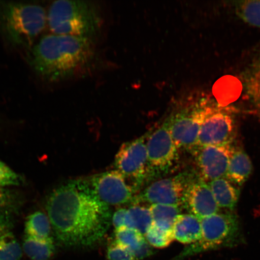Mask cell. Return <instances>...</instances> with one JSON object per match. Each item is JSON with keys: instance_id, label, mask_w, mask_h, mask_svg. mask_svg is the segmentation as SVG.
Listing matches in <instances>:
<instances>
[{"instance_id": "cell-12", "label": "cell", "mask_w": 260, "mask_h": 260, "mask_svg": "<svg viewBox=\"0 0 260 260\" xmlns=\"http://www.w3.org/2000/svg\"><path fill=\"white\" fill-rule=\"evenodd\" d=\"M236 147L233 145L205 146L193 152L201 179L211 181L225 177L231 157Z\"/></svg>"}, {"instance_id": "cell-19", "label": "cell", "mask_w": 260, "mask_h": 260, "mask_svg": "<svg viewBox=\"0 0 260 260\" xmlns=\"http://www.w3.org/2000/svg\"><path fill=\"white\" fill-rule=\"evenodd\" d=\"M149 210L152 222L167 230H173L175 221L181 212L180 207L168 204H152Z\"/></svg>"}, {"instance_id": "cell-2", "label": "cell", "mask_w": 260, "mask_h": 260, "mask_svg": "<svg viewBox=\"0 0 260 260\" xmlns=\"http://www.w3.org/2000/svg\"><path fill=\"white\" fill-rule=\"evenodd\" d=\"M93 54L90 39L48 35L32 47L30 64L39 76L55 82L80 72L90 62Z\"/></svg>"}, {"instance_id": "cell-3", "label": "cell", "mask_w": 260, "mask_h": 260, "mask_svg": "<svg viewBox=\"0 0 260 260\" xmlns=\"http://www.w3.org/2000/svg\"><path fill=\"white\" fill-rule=\"evenodd\" d=\"M45 9L34 3L0 1V34L15 48H30L45 27Z\"/></svg>"}, {"instance_id": "cell-8", "label": "cell", "mask_w": 260, "mask_h": 260, "mask_svg": "<svg viewBox=\"0 0 260 260\" xmlns=\"http://www.w3.org/2000/svg\"><path fill=\"white\" fill-rule=\"evenodd\" d=\"M86 181L96 197L108 206L125 204L135 198L134 189L118 170L96 174Z\"/></svg>"}, {"instance_id": "cell-11", "label": "cell", "mask_w": 260, "mask_h": 260, "mask_svg": "<svg viewBox=\"0 0 260 260\" xmlns=\"http://www.w3.org/2000/svg\"><path fill=\"white\" fill-rule=\"evenodd\" d=\"M184 175L161 179L149 185L136 198L137 202L168 204L180 207L190 180Z\"/></svg>"}, {"instance_id": "cell-16", "label": "cell", "mask_w": 260, "mask_h": 260, "mask_svg": "<svg viewBox=\"0 0 260 260\" xmlns=\"http://www.w3.org/2000/svg\"><path fill=\"white\" fill-rule=\"evenodd\" d=\"M209 186L219 208L233 211L239 200V188L225 177L215 179L209 182Z\"/></svg>"}, {"instance_id": "cell-17", "label": "cell", "mask_w": 260, "mask_h": 260, "mask_svg": "<svg viewBox=\"0 0 260 260\" xmlns=\"http://www.w3.org/2000/svg\"><path fill=\"white\" fill-rule=\"evenodd\" d=\"M253 170L248 154L241 148H235L231 157L225 177L235 185L242 186L248 180Z\"/></svg>"}, {"instance_id": "cell-18", "label": "cell", "mask_w": 260, "mask_h": 260, "mask_svg": "<svg viewBox=\"0 0 260 260\" xmlns=\"http://www.w3.org/2000/svg\"><path fill=\"white\" fill-rule=\"evenodd\" d=\"M22 246L25 254L32 260H48L56 251L52 237L37 239L25 235Z\"/></svg>"}, {"instance_id": "cell-10", "label": "cell", "mask_w": 260, "mask_h": 260, "mask_svg": "<svg viewBox=\"0 0 260 260\" xmlns=\"http://www.w3.org/2000/svg\"><path fill=\"white\" fill-rule=\"evenodd\" d=\"M148 170L167 171L177 160L178 149L175 145L168 118L162 124L149 135L146 142Z\"/></svg>"}, {"instance_id": "cell-25", "label": "cell", "mask_w": 260, "mask_h": 260, "mask_svg": "<svg viewBox=\"0 0 260 260\" xmlns=\"http://www.w3.org/2000/svg\"><path fill=\"white\" fill-rule=\"evenodd\" d=\"M22 203L18 193L7 187H0V215L18 212Z\"/></svg>"}, {"instance_id": "cell-13", "label": "cell", "mask_w": 260, "mask_h": 260, "mask_svg": "<svg viewBox=\"0 0 260 260\" xmlns=\"http://www.w3.org/2000/svg\"><path fill=\"white\" fill-rule=\"evenodd\" d=\"M183 206L200 219L219 213V207L206 181H191L184 195Z\"/></svg>"}, {"instance_id": "cell-4", "label": "cell", "mask_w": 260, "mask_h": 260, "mask_svg": "<svg viewBox=\"0 0 260 260\" xmlns=\"http://www.w3.org/2000/svg\"><path fill=\"white\" fill-rule=\"evenodd\" d=\"M47 22L53 34L91 40L100 30L102 18L91 2L58 0L49 8Z\"/></svg>"}, {"instance_id": "cell-6", "label": "cell", "mask_w": 260, "mask_h": 260, "mask_svg": "<svg viewBox=\"0 0 260 260\" xmlns=\"http://www.w3.org/2000/svg\"><path fill=\"white\" fill-rule=\"evenodd\" d=\"M212 101L201 99L186 104L168 117L172 137L178 149L193 152L201 125Z\"/></svg>"}, {"instance_id": "cell-28", "label": "cell", "mask_w": 260, "mask_h": 260, "mask_svg": "<svg viewBox=\"0 0 260 260\" xmlns=\"http://www.w3.org/2000/svg\"><path fill=\"white\" fill-rule=\"evenodd\" d=\"M107 257L109 260H134L130 250L121 243L114 240L107 248Z\"/></svg>"}, {"instance_id": "cell-23", "label": "cell", "mask_w": 260, "mask_h": 260, "mask_svg": "<svg viewBox=\"0 0 260 260\" xmlns=\"http://www.w3.org/2000/svg\"><path fill=\"white\" fill-rule=\"evenodd\" d=\"M22 248L14 234L8 232L0 236V260H20Z\"/></svg>"}, {"instance_id": "cell-5", "label": "cell", "mask_w": 260, "mask_h": 260, "mask_svg": "<svg viewBox=\"0 0 260 260\" xmlns=\"http://www.w3.org/2000/svg\"><path fill=\"white\" fill-rule=\"evenodd\" d=\"M201 220V239L186 247L173 260H182L213 250L232 248L244 241L241 226L235 213H217Z\"/></svg>"}, {"instance_id": "cell-27", "label": "cell", "mask_w": 260, "mask_h": 260, "mask_svg": "<svg viewBox=\"0 0 260 260\" xmlns=\"http://www.w3.org/2000/svg\"><path fill=\"white\" fill-rule=\"evenodd\" d=\"M21 183L22 178L20 175L0 160V187L17 186Z\"/></svg>"}, {"instance_id": "cell-21", "label": "cell", "mask_w": 260, "mask_h": 260, "mask_svg": "<svg viewBox=\"0 0 260 260\" xmlns=\"http://www.w3.org/2000/svg\"><path fill=\"white\" fill-rule=\"evenodd\" d=\"M236 14L245 23L260 28V1L231 2Z\"/></svg>"}, {"instance_id": "cell-31", "label": "cell", "mask_w": 260, "mask_h": 260, "mask_svg": "<svg viewBox=\"0 0 260 260\" xmlns=\"http://www.w3.org/2000/svg\"><path fill=\"white\" fill-rule=\"evenodd\" d=\"M12 226V221L8 216L0 215V236L10 232Z\"/></svg>"}, {"instance_id": "cell-15", "label": "cell", "mask_w": 260, "mask_h": 260, "mask_svg": "<svg viewBox=\"0 0 260 260\" xmlns=\"http://www.w3.org/2000/svg\"><path fill=\"white\" fill-rule=\"evenodd\" d=\"M174 239L184 244L194 243L202 236L201 220L191 214H180L173 226Z\"/></svg>"}, {"instance_id": "cell-22", "label": "cell", "mask_w": 260, "mask_h": 260, "mask_svg": "<svg viewBox=\"0 0 260 260\" xmlns=\"http://www.w3.org/2000/svg\"><path fill=\"white\" fill-rule=\"evenodd\" d=\"M152 223V218L149 207L134 206L128 210L126 226L138 230L145 236Z\"/></svg>"}, {"instance_id": "cell-30", "label": "cell", "mask_w": 260, "mask_h": 260, "mask_svg": "<svg viewBox=\"0 0 260 260\" xmlns=\"http://www.w3.org/2000/svg\"><path fill=\"white\" fill-rule=\"evenodd\" d=\"M152 253V252L151 247L146 241L142 244L138 249L136 250L134 252H133L135 258L137 259H143L148 257V256L151 255Z\"/></svg>"}, {"instance_id": "cell-7", "label": "cell", "mask_w": 260, "mask_h": 260, "mask_svg": "<svg viewBox=\"0 0 260 260\" xmlns=\"http://www.w3.org/2000/svg\"><path fill=\"white\" fill-rule=\"evenodd\" d=\"M237 125L232 112L211 103L201 126L197 147L233 145Z\"/></svg>"}, {"instance_id": "cell-14", "label": "cell", "mask_w": 260, "mask_h": 260, "mask_svg": "<svg viewBox=\"0 0 260 260\" xmlns=\"http://www.w3.org/2000/svg\"><path fill=\"white\" fill-rule=\"evenodd\" d=\"M241 79L244 92L260 117V51L243 71Z\"/></svg>"}, {"instance_id": "cell-24", "label": "cell", "mask_w": 260, "mask_h": 260, "mask_svg": "<svg viewBox=\"0 0 260 260\" xmlns=\"http://www.w3.org/2000/svg\"><path fill=\"white\" fill-rule=\"evenodd\" d=\"M144 236L132 228L123 226L115 230V240L134 252L146 240Z\"/></svg>"}, {"instance_id": "cell-1", "label": "cell", "mask_w": 260, "mask_h": 260, "mask_svg": "<svg viewBox=\"0 0 260 260\" xmlns=\"http://www.w3.org/2000/svg\"><path fill=\"white\" fill-rule=\"evenodd\" d=\"M46 210L57 241L69 248L95 245L112 223L109 206L96 197L86 180L71 181L54 189Z\"/></svg>"}, {"instance_id": "cell-26", "label": "cell", "mask_w": 260, "mask_h": 260, "mask_svg": "<svg viewBox=\"0 0 260 260\" xmlns=\"http://www.w3.org/2000/svg\"><path fill=\"white\" fill-rule=\"evenodd\" d=\"M145 236L149 245L157 248H165L175 240L173 230L161 229L153 222L149 226Z\"/></svg>"}, {"instance_id": "cell-9", "label": "cell", "mask_w": 260, "mask_h": 260, "mask_svg": "<svg viewBox=\"0 0 260 260\" xmlns=\"http://www.w3.org/2000/svg\"><path fill=\"white\" fill-rule=\"evenodd\" d=\"M147 134L133 141L124 143L115 157L117 170L125 178L141 183L148 170Z\"/></svg>"}, {"instance_id": "cell-20", "label": "cell", "mask_w": 260, "mask_h": 260, "mask_svg": "<svg viewBox=\"0 0 260 260\" xmlns=\"http://www.w3.org/2000/svg\"><path fill=\"white\" fill-rule=\"evenodd\" d=\"M52 226L47 214L37 211L28 217L25 224V235L37 239L50 237Z\"/></svg>"}, {"instance_id": "cell-29", "label": "cell", "mask_w": 260, "mask_h": 260, "mask_svg": "<svg viewBox=\"0 0 260 260\" xmlns=\"http://www.w3.org/2000/svg\"><path fill=\"white\" fill-rule=\"evenodd\" d=\"M127 213L128 210L119 209L113 214L112 223L115 230L123 226H126V224H127Z\"/></svg>"}]
</instances>
